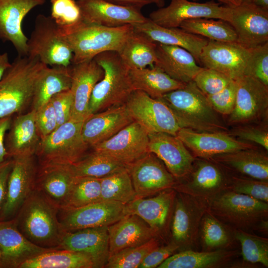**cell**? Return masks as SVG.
Masks as SVG:
<instances>
[{"label":"cell","mask_w":268,"mask_h":268,"mask_svg":"<svg viewBox=\"0 0 268 268\" xmlns=\"http://www.w3.org/2000/svg\"><path fill=\"white\" fill-rule=\"evenodd\" d=\"M59 207L34 189L14 218L20 232L39 247L58 249L64 231L58 218Z\"/></svg>","instance_id":"cell-1"},{"label":"cell","mask_w":268,"mask_h":268,"mask_svg":"<svg viewBox=\"0 0 268 268\" xmlns=\"http://www.w3.org/2000/svg\"><path fill=\"white\" fill-rule=\"evenodd\" d=\"M170 109L181 128L199 132H228L229 127L194 81L160 98Z\"/></svg>","instance_id":"cell-2"},{"label":"cell","mask_w":268,"mask_h":268,"mask_svg":"<svg viewBox=\"0 0 268 268\" xmlns=\"http://www.w3.org/2000/svg\"><path fill=\"white\" fill-rule=\"evenodd\" d=\"M133 29L132 25L108 27L82 21L59 31L72 50L71 64H77L105 52H118Z\"/></svg>","instance_id":"cell-3"},{"label":"cell","mask_w":268,"mask_h":268,"mask_svg":"<svg viewBox=\"0 0 268 268\" xmlns=\"http://www.w3.org/2000/svg\"><path fill=\"white\" fill-rule=\"evenodd\" d=\"M46 66L38 58L17 56L0 80V118L21 114L31 104L36 81Z\"/></svg>","instance_id":"cell-4"},{"label":"cell","mask_w":268,"mask_h":268,"mask_svg":"<svg viewBox=\"0 0 268 268\" xmlns=\"http://www.w3.org/2000/svg\"><path fill=\"white\" fill-rule=\"evenodd\" d=\"M94 59L103 68L104 75L91 93L88 104L89 115L124 104L134 91L130 68L118 52H105Z\"/></svg>","instance_id":"cell-5"},{"label":"cell","mask_w":268,"mask_h":268,"mask_svg":"<svg viewBox=\"0 0 268 268\" xmlns=\"http://www.w3.org/2000/svg\"><path fill=\"white\" fill-rule=\"evenodd\" d=\"M83 121L70 119L40 140L35 155L39 164H73L86 155L89 145L81 134Z\"/></svg>","instance_id":"cell-6"},{"label":"cell","mask_w":268,"mask_h":268,"mask_svg":"<svg viewBox=\"0 0 268 268\" xmlns=\"http://www.w3.org/2000/svg\"><path fill=\"white\" fill-rule=\"evenodd\" d=\"M224 190L209 200L207 210L239 229H248L265 220L268 216V202L231 191Z\"/></svg>","instance_id":"cell-7"},{"label":"cell","mask_w":268,"mask_h":268,"mask_svg":"<svg viewBox=\"0 0 268 268\" xmlns=\"http://www.w3.org/2000/svg\"><path fill=\"white\" fill-rule=\"evenodd\" d=\"M27 56L36 58L48 66L71 65L73 53L51 16L38 14L27 41Z\"/></svg>","instance_id":"cell-8"},{"label":"cell","mask_w":268,"mask_h":268,"mask_svg":"<svg viewBox=\"0 0 268 268\" xmlns=\"http://www.w3.org/2000/svg\"><path fill=\"white\" fill-rule=\"evenodd\" d=\"M268 118V86L252 76L243 75L238 79L235 103L227 125L265 123Z\"/></svg>","instance_id":"cell-9"},{"label":"cell","mask_w":268,"mask_h":268,"mask_svg":"<svg viewBox=\"0 0 268 268\" xmlns=\"http://www.w3.org/2000/svg\"><path fill=\"white\" fill-rule=\"evenodd\" d=\"M228 172L210 158H195L191 171L182 179L184 182L175 183L172 189L208 201L226 190L231 176Z\"/></svg>","instance_id":"cell-10"},{"label":"cell","mask_w":268,"mask_h":268,"mask_svg":"<svg viewBox=\"0 0 268 268\" xmlns=\"http://www.w3.org/2000/svg\"><path fill=\"white\" fill-rule=\"evenodd\" d=\"M134 121L148 133H165L176 135L181 128L173 113L161 99L136 90L124 104Z\"/></svg>","instance_id":"cell-11"},{"label":"cell","mask_w":268,"mask_h":268,"mask_svg":"<svg viewBox=\"0 0 268 268\" xmlns=\"http://www.w3.org/2000/svg\"><path fill=\"white\" fill-rule=\"evenodd\" d=\"M126 215L125 204L100 201L79 207H59L58 218L64 231H71L109 226Z\"/></svg>","instance_id":"cell-12"},{"label":"cell","mask_w":268,"mask_h":268,"mask_svg":"<svg viewBox=\"0 0 268 268\" xmlns=\"http://www.w3.org/2000/svg\"><path fill=\"white\" fill-rule=\"evenodd\" d=\"M232 8L209 1L200 3L189 0H171L166 7H160L149 14L148 18L161 26L179 27L183 21L199 18L221 19L229 23Z\"/></svg>","instance_id":"cell-13"},{"label":"cell","mask_w":268,"mask_h":268,"mask_svg":"<svg viewBox=\"0 0 268 268\" xmlns=\"http://www.w3.org/2000/svg\"><path fill=\"white\" fill-rule=\"evenodd\" d=\"M136 194V199L145 198L171 189L176 181L163 162L148 152L127 165Z\"/></svg>","instance_id":"cell-14"},{"label":"cell","mask_w":268,"mask_h":268,"mask_svg":"<svg viewBox=\"0 0 268 268\" xmlns=\"http://www.w3.org/2000/svg\"><path fill=\"white\" fill-rule=\"evenodd\" d=\"M5 202L0 213L3 220L14 218L35 188L38 168L35 155L13 158Z\"/></svg>","instance_id":"cell-15"},{"label":"cell","mask_w":268,"mask_h":268,"mask_svg":"<svg viewBox=\"0 0 268 268\" xmlns=\"http://www.w3.org/2000/svg\"><path fill=\"white\" fill-rule=\"evenodd\" d=\"M251 49L237 42L208 40L203 48L199 63L202 67L217 70L232 80L245 75Z\"/></svg>","instance_id":"cell-16"},{"label":"cell","mask_w":268,"mask_h":268,"mask_svg":"<svg viewBox=\"0 0 268 268\" xmlns=\"http://www.w3.org/2000/svg\"><path fill=\"white\" fill-rule=\"evenodd\" d=\"M149 137L147 131L133 121L114 135L92 147L125 165L137 160L148 152Z\"/></svg>","instance_id":"cell-17"},{"label":"cell","mask_w":268,"mask_h":268,"mask_svg":"<svg viewBox=\"0 0 268 268\" xmlns=\"http://www.w3.org/2000/svg\"><path fill=\"white\" fill-rule=\"evenodd\" d=\"M232 8L230 23L236 33L238 43L252 49L268 42V11L246 1Z\"/></svg>","instance_id":"cell-18"},{"label":"cell","mask_w":268,"mask_h":268,"mask_svg":"<svg viewBox=\"0 0 268 268\" xmlns=\"http://www.w3.org/2000/svg\"><path fill=\"white\" fill-rule=\"evenodd\" d=\"M176 136L195 158H209L216 155L257 146L239 140L228 132H199L180 128Z\"/></svg>","instance_id":"cell-19"},{"label":"cell","mask_w":268,"mask_h":268,"mask_svg":"<svg viewBox=\"0 0 268 268\" xmlns=\"http://www.w3.org/2000/svg\"><path fill=\"white\" fill-rule=\"evenodd\" d=\"M46 0H0V40L11 43L18 56H27L28 38L22 29L26 15Z\"/></svg>","instance_id":"cell-20"},{"label":"cell","mask_w":268,"mask_h":268,"mask_svg":"<svg viewBox=\"0 0 268 268\" xmlns=\"http://www.w3.org/2000/svg\"><path fill=\"white\" fill-rule=\"evenodd\" d=\"M82 21L108 27L134 25L146 21L140 10L116 4L105 0H77Z\"/></svg>","instance_id":"cell-21"},{"label":"cell","mask_w":268,"mask_h":268,"mask_svg":"<svg viewBox=\"0 0 268 268\" xmlns=\"http://www.w3.org/2000/svg\"><path fill=\"white\" fill-rule=\"evenodd\" d=\"M149 152L164 164L176 179H182L191 171L195 157L176 136L165 133L148 134Z\"/></svg>","instance_id":"cell-22"},{"label":"cell","mask_w":268,"mask_h":268,"mask_svg":"<svg viewBox=\"0 0 268 268\" xmlns=\"http://www.w3.org/2000/svg\"><path fill=\"white\" fill-rule=\"evenodd\" d=\"M70 90L73 104L70 119L84 121L89 116L88 104L95 84L104 75L102 67L93 59L70 66Z\"/></svg>","instance_id":"cell-23"},{"label":"cell","mask_w":268,"mask_h":268,"mask_svg":"<svg viewBox=\"0 0 268 268\" xmlns=\"http://www.w3.org/2000/svg\"><path fill=\"white\" fill-rule=\"evenodd\" d=\"M108 226L64 231L58 249L88 255L95 268H104L109 257Z\"/></svg>","instance_id":"cell-24"},{"label":"cell","mask_w":268,"mask_h":268,"mask_svg":"<svg viewBox=\"0 0 268 268\" xmlns=\"http://www.w3.org/2000/svg\"><path fill=\"white\" fill-rule=\"evenodd\" d=\"M29 241L18 230L14 218L0 221V252L3 267L19 268L26 261L50 250Z\"/></svg>","instance_id":"cell-25"},{"label":"cell","mask_w":268,"mask_h":268,"mask_svg":"<svg viewBox=\"0 0 268 268\" xmlns=\"http://www.w3.org/2000/svg\"><path fill=\"white\" fill-rule=\"evenodd\" d=\"M125 104L89 115L83 122L81 134L89 146L105 141L133 122Z\"/></svg>","instance_id":"cell-26"},{"label":"cell","mask_w":268,"mask_h":268,"mask_svg":"<svg viewBox=\"0 0 268 268\" xmlns=\"http://www.w3.org/2000/svg\"><path fill=\"white\" fill-rule=\"evenodd\" d=\"M75 178L71 164H39L34 189L59 207H64Z\"/></svg>","instance_id":"cell-27"},{"label":"cell","mask_w":268,"mask_h":268,"mask_svg":"<svg viewBox=\"0 0 268 268\" xmlns=\"http://www.w3.org/2000/svg\"><path fill=\"white\" fill-rule=\"evenodd\" d=\"M109 256L126 248L141 245L158 234L142 219L128 214L108 227Z\"/></svg>","instance_id":"cell-28"},{"label":"cell","mask_w":268,"mask_h":268,"mask_svg":"<svg viewBox=\"0 0 268 268\" xmlns=\"http://www.w3.org/2000/svg\"><path fill=\"white\" fill-rule=\"evenodd\" d=\"M35 111L12 117L5 137V147L8 158L34 155L41 138L35 120Z\"/></svg>","instance_id":"cell-29"},{"label":"cell","mask_w":268,"mask_h":268,"mask_svg":"<svg viewBox=\"0 0 268 268\" xmlns=\"http://www.w3.org/2000/svg\"><path fill=\"white\" fill-rule=\"evenodd\" d=\"M209 158L228 171L257 180H268V156L257 146L216 155Z\"/></svg>","instance_id":"cell-30"},{"label":"cell","mask_w":268,"mask_h":268,"mask_svg":"<svg viewBox=\"0 0 268 268\" xmlns=\"http://www.w3.org/2000/svg\"><path fill=\"white\" fill-rule=\"evenodd\" d=\"M134 29L152 41L182 47L192 54L199 63V57L208 39L185 31L180 27H165L147 20L133 25Z\"/></svg>","instance_id":"cell-31"},{"label":"cell","mask_w":268,"mask_h":268,"mask_svg":"<svg viewBox=\"0 0 268 268\" xmlns=\"http://www.w3.org/2000/svg\"><path fill=\"white\" fill-rule=\"evenodd\" d=\"M154 66L173 79L184 83L193 81L203 68L197 64L193 55L186 49L160 43H157Z\"/></svg>","instance_id":"cell-32"},{"label":"cell","mask_w":268,"mask_h":268,"mask_svg":"<svg viewBox=\"0 0 268 268\" xmlns=\"http://www.w3.org/2000/svg\"><path fill=\"white\" fill-rule=\"evenodd\" d=\"M182 194L176 200L172 225V236L178 246L195 239L205 208L199 199Z\"/></svg>","instance_id":"cell-33"},{"label":"cell","mask_w":268,"mask_h":268,"mask_svg":"<svg viewBox=\"0 0 268 268\" xmlns=\"http://www.w3.org/2000/svg\"><path fill=\"white\" fill-rule=\"evenodd\" d=\"M175 192L171 189L162 191L153 197L135 199L125 204L126 214H134L150 227L158 231L164 225Z\"/></svg>","instance_id":"cell-34"},{"label":"cell","mask_w":268,"mask_h":268,"mask_svg":"<svg viewBox=\"0 0 268 268\" xmlns=\"http://www.w3.org/2000/svg\"><path fill=\"white\" fill-rule=\"evenodd\" d=\"M70 66H46L42 70L35 82L31 104L32 109L37 110L54 95L70 89Z\"/></svg>","instance_id":"cell-35"},{"label":"cell","mask_w":268,"mask_h":268,"mask_svg":"<svg viewBox=\"0 0 268 268\" xmlns=\"http://www.w3.org/2000/svg\"><path fill=\"white\" fill-rule=\"evenodd\" d=\"M130 75L134 90L142 91L155 99H160L170 92L184 87L186 84L173 79L155 66L130 69Z\"/></svg>","instance_id":"cell-36"},{"label":"cell","mask_w":268,"mask_h":268,"mask_svg":"<svg viewBox=\"0 0 268 268\" xmlns=\"http://www.w3.org/2000/svg\"><path fill=\"white\" fill-rule=\"evenodd\" d=\"M156 48L157 43L133 29L118 53L130 69L142 68L154 66Z\"/></svg>","instance_id":"cell-37"},{"label":"cell","mask_w":268,"mask_h":268,"mask_svg":"<svg viewBox=\"0 0 268 268\" xmlns=\"http://www.w3.org/2000/svg\"><path fill=\"white\" fill-rule=\"evenodd\" d=\"M95 268L88 255L79 252L54 249L23 263L19 268Z\"/></svg>","instance_id":"cell-38"},{"label":"cell","mask_w":268,"mask_h":268,"mask_svg":"<svg viewBox=\"0 0 268 268\" xmlns=\"http://www.w3.org/2000/svg\"><path fill=\"white\" fill-rule=\"evenodd\" d=\"M234 252L218 250L198 252L185 251L172 255L158 268H207L218 266L234 255Z\"/></svg>","instance_id":"cell-39"},{"label":"cell","mask_w":268,"mask_h":268,"mask_svg":"<svg viewBox=\"0 0 268 268\" xmlns=\"http://www.w3.org/2000/svg\"><path fill=\"white\" fill-rule=\"evenodd\" d=\"M213 18H199L187 20L179 27L189 33L220 42H237L236 33L231 24Z\"/></svg>","instance_id":"cell-40"},{"label":"cell","mask_w":268,"mask_h":268,"mask_svg":"<svg viewBox=\"0 0 268 268\" xmlns=\"http://www.w3.org/2000/svg\"><path fill=\"white\" fill-rule=\"evenodd\" d=\"M71 165L75 177L96 178L108 176L127 168L113 157L94 150Z\"/></svg>","instance_id":"cell-41"},{"label":"cell","mask_w":268,"mask_h":268,"mask_svg":"<svg viewBox=\"0 0 268 268\" xmlns=\"http://www.w3.org/2000/svg\"><path fill=\"white\" fill-rule=\"evenodd\" d=\"M101 201H115L127 204L136 199L127 168L100 178Z\"/></svg>","instance_id":"cell-42"},{"label":"cell","mask_w":268,"mask_h":268,"mask_svg":"<svg viewBox=\"0 0 268 268\" xmlns=\"http://www.w3.org/2000/svg\"><path fill=\"white\" fill-rule=\"evenodd\" d=\"M100 201V178L76 177L65 206L79 207Z\"/></svg>","instance_id":"cell-43"},{"label":"cell","mask_w":268,"mask_h":268,"mask_svg":"<svg viewBox=\"0 0 268 268\" xmlns=\"http://www.w3.org/2000/svg\"><path fill=\"white\" fill-rule=\"evenodd\" d=\"M158 246V240L154 238L141 245L124 249L109 256L104 268H139L145 257Z\"/></svg>","instance_id":"cell-44"},{"label":"cell","mask_w":268,"mask_h":268,"mask_svg":"<svg viewBox=\"0 0 268 268\" xmlns=\"http://www.w3.org/2000/svg\"><path fill=\"white\" fill-rule=\"evenodd\" d=\"M235 238L241 244L244 261L268 267V239L252 235L241 229L236 232Z\"/></svg>","instance_id":"cell-45"},{"label":"cell","mask_w":268,"mask_h":268,"mask_svg":"<svg viewBox=\"0 0 268 268\" xmlns=\"http://www.w3.org/2000/svg\"><path fill=\"white\" fill-rule=\"evenodd\" d=\"M51 17L60 29L67 28L82 21L81 11L75 0H51Z\"/></svg>","instance_id":"cell-46"},{"label":"cell","mask_w":268,"mask_h":268,"mask_svg":"<svg viewBox=\"0 0 268 268\" xmlns=\"http://www.w3.org/2000/svg\"><path fill=\"white\" fill-rule=\"evenodd\" d=\"M226 190L268 202V181L231 174Z\"/></svg>","instance_id":"cell-47"},{"label":"cell","mask_w":268,"mask_h":268,"mask_svg":"<svg viewBox=\"0 0 268 268\" xmlns=\"http://www.w3.org/2000/svg\"><path fill=\"white\" fill-rule=\"evenodd\" d=\"M228 133L239 140L260 145L268 150V122L231 127Z\"/></svg>","instance_id":"cell-48"},{"label":"cell","mask_w":268,"mask_h":268,"mask_svg":"<svg viewBox=\"0 0 268 268\" xmlns=\"http://www.w3.org/2000/svg\"><path fill=\"white\" fill-rule=\"evenodd\" d=\"M245 75L252 76L268 86V42L251 49Z\"/></svg>","instance_id":"cell-49"},{"label":"cell","mask_w":268,"mask_h":268,"mask_svg":"<svg viewBox=\"0 0 268 268\" xmlns=\"http://www.w3.org/2000/svg\"><path fill=\"white\" fill-rule=\"evenodd\" d=\"M232 80L217 70L203 67L193 81L197 86L206 96L220 91Z\"/></svg>","instance_id":"cell-50"},{"label":"cell","mask_w":268,"mask_h":268,"mask_svg":"<svg viewBox=\"0 0 268 268\" xmlns=\"http://www.w3.org/2000/svg\"><path fill=\"white\" fill-rule=\"evenodd\" d=\"M202 233L206 247L214 248L226 245L229 240L228 234L222 224L208 213L203 219Z\"/></svg>","instance_id":"cell-51"},{"label":"cell","mask_w":268,"mask_h":268,"mask_svg":"<svg viewBox=\"0 0 268 268\" xmlns=\"http://www.w3.org/2000/svg\"><path fill=\"white\" fill-rule=\"evenodd\" d=\"M238 80H232L220 91L206 97L214 110L222 116H228L232 112L236 98Z\"/></svg>","instance_id":"cell-52"},{"label":"cell","mask_w":268,"mask_h":268,"mask_svg":"<svg viewBox=\"0 0 268 268\" xmlns=\"http://www.w3.org/2000/svg\"><path fill=\"white\" fill-rule=\"evenodd\" d=\"M35 111L36 126L41 139L57 128L56 115L50 100Z\"/></svg>","instance_id":"cell-53"},{"label":"cell","mask_w":268,"mask_h":268,"mask_svg":"<svg viewBox=\"0 0 268 268\" xmlns=\"http://www.w3.org/2000/svg\"><path fill=\"white\" fill-rule=\"evenodd\" d=\"M50 100L56 115L58 127L70 119L73 104L72 92L70 89L62 91L54 95Z\"/></svg>","instance_id":"cell-54"},{"label":"cell","mask_w":268,"mask_h":268,"mask_svg":"<svg viewBox=\"0 0 268 268\" xmlns=\"http://www.w3.org/2000/svg\"><path fill=\"white\" fill-rule=\"evenodd\" d=\"M179 246L175 242L155 248L144 259L139 268H155L158 267L166 259L171 256Z\"/></svg>","instance_id":"cell-55"},{"label":"cell","mask_w":268,"mask_h":268,"mask_svg":"<svg viewBox=\"0 0 268 268\" xmlns=\"http://www.w3.org/2000/svg\"><path fill=\"white\" fill-rule=\"evenodd\" d=\"M13 162V159L9 158L0 163V213L5 202L7 181Z\"/></svg>","instance_id":"cell-56"},{"label":"cell","mask_w":268,"mask_h":268,"mask_svg":"<svg viewBox=\"0 0 268 268\" xmlns=\"http://www.w3.org/2000/svg\"><path fill=\"white\" fill-rule=\"evenodd\" d=\"M12 116L0 118V163L8 159L5 147V137L10 128Z\"/></svg>","instance_id":"cell-57"},{"label":"cell","mask_w":268,"mask_h":268,"mask_svg":"<svg viewBox=\"0 0 268 268\" xmlns=\"http://www.w3.org/2000/svg\"><path fill=\"white\" fill-rule=\"evenodd\" d=\"M106 1L125 6L133 7L140 9L145 5L154 3V0H105Z\"/></svg>","instance_id":"cell-58"},{"label":"cell","mask_w":268,"mask_h":268,"mask_svg":"<svg viewBox=\"0 0 268 268\" xmlns=\"http://www.w3.org/2000/svg\"><path fill=\"white\" fill-rule=\"evenodd\" d=\"M11 66V63L9 61L7 53L6 52L0 53V80Z\"/></svg>","instance_id":"cell-59"},{"label":"cell","mask_w":268,"mask_h":268,"mask_svg":"<svg viewBox=\"0 0 268 268\" xmlns=\"http://www.w3.org/2000/svg\"><path fill=\"white\" fill-rule=\"evenodd\" d=\"M219 2H222L226 6L230 7H235L239 5L242 2V0H216Z\"/></svg>","instance_id":"cell-60"},{"label":"cell","mask_w":268,"mask_h":268,"mask_svg":"<svg viewBox=\"0 0 268 268\" xmlns=\"http://www.w3.org/2000/svg\"><path fill=\"white\" fill-rule=\"evenodd\" d=\"M251 2L259 7L268 11V0H252Z\"/></svg>","instance_id":"cell-61"},{"label":"cell","mask_w":268,"mask_h":268,"mask_svg":"<svg viewBox=\"0 0 268 268\" xmlns=\"http://www.w3.org/2000/svg\"><path fill=\"white\" fill-rule=\"evenodd\" d=\"M154 3L160 8L164 6L165 1L164 0H154Z\"/></svg>","instance_id":"cell-62"},{"label":"cell","mask_w":268,"mask_h":268,"mask_svg":"<svg viewBox=\"0 0 268 268\" xmlns=\"http://www.w3.org/2000/svg\"><path fill=\"white\" fill-rule=\"evenodd\" d=\"M2 261H1V254L0 252V268H2Z\"/></svg>","instance_id":"cell-63"},{"label":"cell","mask_w":268,"mask_h":268,"mask_svg":"<svg viewBox=\"0 0 268 268\" xmlns=\"http://www.w3.org/2000/svg\"><path fill=\"white\" fill-rule=\"evenodd\" d=\"M252 0H242V1H250L251 2Z\"/></svg>","instance_id":"cell-64"}]
</instances>
